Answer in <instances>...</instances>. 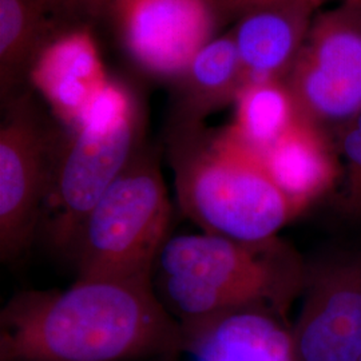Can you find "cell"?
<instances>
[{"label": "cell", "instance_id": "12", "mask_svg": "<svg viewBox=\"0 0 361 361\" xmlns=\"http://www.w3.org/2000/svg\"><path fill=\"white\" fill-rule=\"evenodd\" d=\"M322 0H286L240 16L232 31L244 73V86L283 80L296 62Z\"/></svg>", "mask_w": 361, "mask_h": 361}, {"label": "cell", "instance_id": "21", "mask_svg": "<svg viewBox=\"0 0 361 361\" xmlns=\"http://www.w3.org/2000/svg\"><path fill=\"white\" fill-rule=\"evenodd\" d=\"M46 1H49V3H50V0H46ZM50 4H51V3H50Z\"/></svg>", "mask_w": 361, "mask_h": 361}, {"label": "cell", "instance_id": "14", "mask_svg": "<svg viewBox=\"0 0 361 361\" xmlns=\"http://www.w3.org/2000/svg\"><path fill=\"white\" fill-rule=\"evenodd\" d=\"M177 80L171 128L204 125L210 113L235 102L244 87V73L232 32L209 42Z\"/></svg>", "mask_w": 361, "mask_h": 361}, {"label": "cell", "instance_id": "13", "mask_svg": "<svg viewBox=\"0 0 361 361\" xmlns=\"http://www.w3.org/2000/svg\"><path fill=\"white\" fill-rule=\"evenodd\" d=\"M261 154L271 178L297 213L328 192L338 178L335 155L319 126L300 114Z\"/></svg>", "mask_w": 361, "mask_h": 361}, {"label": "cell", "instance_id": "7", "mask_svg": "<svg viewBox=\"0 0 361 361\" xmlns=\"http://www.w3.org/2000/svg\"><path fill=\"white\" fill-rule=\"evenodd\" d=\"M58 133L27 98L8 101L0 128V257H20L38 237Z\"/></svg>", "mask_w": 361, "mask_h": 361}, {"label": "cell", "instance_id": "15", "mask_svg": "<svg viewBox=\"0 0 361 361\" xmlns=\"http://www.w3.org/2000/svg\"><path fill=\"white\" fill-rule=\"evenodd\" d=\"M46 0H0V83L1 97L10 92L54 37Z\"/></svg>", "mask_w": 361, "mask_h": 361}, {"label": "cell", "instance_id": "3", "mask_svg": "<svg viewBox=\"0 0 361 361\" xmlns=\"http://www.w3.org/2000/svg\"><path fill=\"white\" fill-rule=\"evenodd\" d=\"M169 155L180 210L204 233L258 243L298 214L262 154L229 128H171Z\"/></svg>", "mask_w": 361, "mask_h": 361}, {"label": "cell", "instance_id": "9", "mask_svg": "<svg viewBox=\"0 0 361 361\" xmlns=\"http://www.w3.org/2000/svg\"><path fill=\"white\" fill-rule=\"evenodd\" d=\"M219 19L213 0H137L113 16L133 61L149 74L174 80L213 40Z\"/></svg>", "mask_w": 361, "mask_h": 361}, {"label": "cell", "instance_id": "5", "mask_svg": "<svg viewBox=\"0 0 361 361\" xmlns=\"http://www.w3.org/2000/svg\"><path fill=\"white\" fill-rule=\"evenodd\" d=\"M170 217L159 158L142 145L82 226L73 256L77 280L153 281Z\"/></svg>", "mask_w": 361, "mask_h": 361}, {"label": "cell", "instance_id": "17", "mask_svg": "<svg viewBox=\"0 0 361 361\" xmlns=\"http://www.w3.org/2000/svg\"><path fill=\"white\" fill-rule=\"evenodd\" d=\"M340 142L345 161L341 204L349 216L361 219V113L344 123Z\"/></svg>", "mask_w": 361, "mask_h": 361}, {"label": "cell", "instance_id": "10", "mask_svg": "<svg viewBox=\"0 0 361 361\" xmlns=\"http://www.w3.org/2000/svg\"><path fill=\"white\" fill-rule=\"evenodd\" d=\"M28 78L67 129L77 126L110 82L86 26L55 34L39 52Z\"/></svg>", "mask_w": 361, "mask_h": 361}, {"label": "cell", "instance_id": "18", "mask_svg": "<svg viewBox=\"0 0 361 361\" xmlns=\"http://www.w3.org/2000/svg\"><path fill=\"white\" fill-rule=\"evenodd\" d=\"M131 1L137 0H50L52 10L86 18H113L122 6Z\"/></svg>", "mask_w": 361, "mask_h": 361}, {"label": "cell", "instance_id": "19", "mask_svg": "<svg viewBox=\"0 0 361 361\" xmlns=\"http://www.w3.org/2000/svg\"><path fill=\"white\" fill-rule=\"evenodd\" d=\"M280 1H286V0H213L219 16H232V15L243 16L244 13H249L258 7L269 6Z\"/></svg>", "mask_w": 361, "mask_h": 361}, {"label": "cell", "instance_id": "20", "mask_svg": "<svg viewBox=\"0 0 361 361\" xmlns=\"http://www.w3.org/2000/svg\"><path fill=\"white\" fill-rule=\"evenodd\" d=\"M149 361H178V357H164V359H155V360Z\"/></svg>", "mask_w": 361, "mask_h": 361}, {"label": "cell", "instance_id": "2", "mask_svg": "<svg viewBox=\"0 0 361 361\" xmlns=\"http://www.w3.org/2000/svg\"><path fill=\"white\" fill-rule=\"evenodd\" d=\"M307 264L277 237L247 243L209 233L170 237L155 265V293L189 326L232 310L264 308L286 319Z\"/></svg>", "mask_w": 361, "mask_h": 361}, {"label": "cell", "instance_id": "16", "mask_svg": "<svg viewBox=\"0 0 361 361\" xmlns=\"http://www.w3.org/2000/svg\"><path fill=\"white\" fill-rule=\"evenodd\" d=\"M297 116L295 99L283 80L252 83L244 86L235 99V116L229 129L264 153Z\"/></svg>", "mask_w": 361, "mask_h": 361}, {"label": "cell", "instance_id": "8", "mask_svg": "<svg viewBox=\"0 0 361 361\" xmlns=\"http://www.w3.org/2000/svg\"><path fill=\"white\" fill-rule=\"evenodd\" d=\"M292 329L295 361L361 357V247H340L307 264Z\"/></svg>", "mask_w": 361, "mask_h": 361}, {"label": "cell", "instance_id": "4", "mask_svg": "<svg viewBox=\"0 0 361 361\" xmlns=\"http://www.w3.org/2000/svg\"><path fill=\"white\" fill-rule=\"evenodd\" d=\"M142 135L134 95L111 80L77 126L58 135L39 225L55 252L74 256L85 221L142 147Z\"/></svg>", "mask_w": 361, "mask_h": 361}, {"label": "cell", "instance_id": "22", "mask_svg": "<svg viewBox=\"0 0 361 361\" xmlns=\"http://www.w3.org/2000/svg\"><path fill=\"white\" fill-rule=\"evenodd\" d=\"M359 361H361V357H360V360H359Z\"/></svg>", "mask_w": 361, "mask_h": 361}, {"label": "cell", "instance_id": "1", "mask_svg": "<svg viewBox=\"0 0 361 361\" xmlns=\"http://www.w3.org/2000/svg\"><path fill=\"white\" fill-rule=\"evenodd\" d=\"M183 329L146 280H77L23 290L0 312V361L178 357Z\"/></svg>", "mask_w": 361, "mask_h": 361}, {"label": "cell", "instance_id": "6", "mask_svg": "<svg viewBox=\"0 0 361 361\" xmlns=\"http://www.w3.org/2000/svg\"><path fill=\"white\" fill-rule=\"evenodd\" d=\"M297 113L319 125L347 123L361 113V0H348L312 22L288 74Z\"/></svg>", "mask_w": 361, "mask_h": 361}, {"label": "cell", "instance_id": "11", "mask_svg": "<svg viewBox=\"0 0 361 361\" xmlns=\"http://www.w3.org/2000/svg\"><path fill=\"white\" fill-rule=\"evenodd\" d=\"M182 329L185 361H295L292 329L273 310H232Z\"/></svg>", "mask_w": 361, "mask_h": 361}]
</instances>
